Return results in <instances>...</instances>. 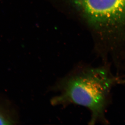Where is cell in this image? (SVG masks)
Here are the masks:
<instances>
[{
    "mask_svg": "<svg viewBox=\"0 0 125 125\" xmlns=\"http://www.w3.org/2000/svg\"><path fill=\"white\" fill-rule=\"evenodd\" d=\"M100 37L110 42L125 39V0H68Z\"/></svg>",
    "mask_w": 125,
    "mask_h": 125,
    "instance_id": "2",
    "label": "cell"
},
{
    "mask_svg": "<svg viewBox=\"0 0 125 125\" xmlns=\"http://www.w3.org/2000/svg\"><path fill=\"white\" fill-rule=\"evenodd\" d=\"M118 79L106 67H79L58 81L53 90L59 93L51 100L54 106L75 104L91 112L89 124L107 123L105 111L110 92Z\"/></svg>",
    "mask_w": 125,
    "mask_h": 125,
    "instance_id": "1",
    "label": "cell"
},
{
    "mask_svg": "<svg viewBox=\"0 0 125 125\" xmlns=\"http://www.w3.org/2000/svg\"><path fill=\"white\" fill-rule=\"evenodd\" d=\"M18 122L16 111L9 102L0 105V125H12Z\"/></svg>",
    "mask_w": 125,
    "mask_h": 125,
    "instance_id": "3",
    "label": "cell"
},
{
    "mask_svg": "<svg viewBox=\"0 0 125 125\" xmlns=\"http://www.w3.org/2000/svg\"><path fill=\"white\" fill-rule=\"evenodd\" d=\"M118 83L120 84H125V80L124 79H120L119 80Z\"/></svg>",
    "mask_w": 125,
    "mask_h": 125,
    "instance_id": "4",
    "label": "cell"
}]
</instances>
